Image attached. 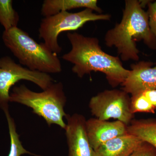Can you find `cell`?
Returning a JSON list of instances; mask_svg holds the SVG:
<instances>
[{"mask_svg":"<svg viewBox=\"0 0 156 156\" xmlns=\"http://www.w3.org/2000/svg\"><path fill=\"white\" fill-rule=\"evenodd\" d=\"M67 37L72 49L62 57L74 64L72 70L79 77L83 78L93 71L102 73L113 88L121 85L126 80L130 70L123 67L119 57L104 52L98 39L76 32L69 33Z\"/></svg>","mask_w":156,"mask_h":156,"instance_id":"1","label":"cell"},{"mask_svg":"<svg viewBox=\"0 0 156 156\" xmlns=\"http://www.w3.org/2000/svg\"><path fill=\"white\" fill-rule=\"evenodd\" d=\"M122 21L105 34V44L116 48L122 61H138L139 50L136 41H142L151 49L156 50V37L149 23L148 14L140 1L126 0Z\"/></svg>","mask_w":156,"mask_h":156,"instance_id":"2","label":"cell"},{"mask_svg":"<svg viewBox=\"0 0 156 156\" xmlns=\"http://www.w3.org/2000/svg\"><path fill=\"white\" fill-rule=\"evenodd\" d=\"M3 41L20 63L29 69L45 73L62 71L61 62L44 43H37L26 32L18 27L4 30Z\"/></svg>","mask_w":156,"mask_h":156,"instance_id":"3","label":"cell"},{"mask_svg":"<svg viewBox=\"0 0 156 156\" xmlns=\"http://www.w3.org/2000/svg\"><path fill=\"white\" fill-rule=\"evenodd\" d=\"M9 101L31 108L34 113L44 118L49 126L56 124L63 129L66 128L63 118L67 115L64 110L66 97L61 82L52 84L41 92H33L25 85L15 87L10 94Z\"/></svg>","mask_w":156,"mask_h":156,"instance_id":"4","label":"cell"},{"mask_svg":"<svg viewBox=\"0 0 156 156\" xmlns=\"http://www.w3.org/2000/svg\"><path fill=\"white\" fill-rule=\"evenodd\" d=\"M91 9H86L77 13L61 11L58 14L44 17L39 29V37L44 44L53 53L58 54L62 48L58 44V38L62 32L77 30L89 21L109 20V14H97Z\"/></svg>","mask_w":156,"mask_h":156,"instance_id":"5","label":"cell"},{"mask_svg":"<svg viewBox=\"0 0 156 156\" xmlns=\"http://www.w3.org/2000/svg\"><path fill=\"white\" fill-rule=\"evenodd\" d=\"M21 80L33 82L43 90L53 83L54 80L48 74L32 70L17 64L9 56L0 58V108L9 109L10 89Z\"/></svg>","mask_w":156,"mask_h":156,"instance_id":"6","label":"cell"},{"mask_svg":"<svg viewBox=\"0 0 156 156\" xmlns=\"http://www.w3.org/2000/svg\"><path fill=\"white\" fill-rule=\"evenodd\" d=\"M131 97L122 90H105L93 96L89 102L92 115L98 119H115L128 126L134 119Z\"/></svg>","mask_w":156,"mask_h":156,"instance_id":"7","label":"cell"},{"mask_svg":"<svg viewBox=\"0 0 156 156\" xmlns=\"http://www.w3.org/2000/svg\"><path fill=\"white\" fill-rule=\"evenodd\" d=\"M66 135L68 145V156H95L89 142L85 117L79 114L67 115Z\"/></svg>","mask_w":156,"mask_h":156,"instance_id":"8","label":"cell"},{"mask_svg":"<svg viewBox=\"0 0 156 156\" xmlns=\"http://www.w3.org/2000/svg\"><path fill=\"white\" fill-rule=\"evenodd\" d=\"M151 62L140 61L131 66V70L122 83V90L131 95L145 90L156 89V66Z\"/></svg>","mask_w":156,"mask_h":156,"instance_id":"9","label":"cell"},{"mask_svg":"<svg viewBox=\"0 0 156 156\" xmlns=\"http://www.w3.org/2000/svg\"><path fill=\"white\" fill-rule=\"evenodd\" d=\"M127 126L118 120L111 122L95 118L87 120L86 123L87 136L94 151L110 140L128 133Z\"/></svg>","mask_w":156,"mask_h":156,"instance_id":"10","label":"cell"},{"mask_svg":"<svg viewBox=\"0 0 156 156\" xmlns=\"http://www.w3.org/2000/svg\"><path fill=\"white\" fill-rule=\"evenodd\" d=\"M143 142L127 133L101 144L95 151V156H129Z\"/></svg>","mask_w":156,"mask_h":156,"instance_id":"11","label":"cell"},{"mask_svg":"<svg viewBox=\"0 0 156 156\" xmlns=\"http://www.w3.org/2000/svg\"><path fill=\"white\" fill-rule=\"evenodd\" d=\"M97 2L96 0H45L42 4L41 13L47 17L61 11L81 8L91 9L101 13L102 10L98 6Z\"/></svg>","mask_w":156,"mask_h":156,"instance_id":"12","label":"cell"},{"mask_svg":"<svg viewBox=\"0 0 156 156\" xmlns=\"http://www.w3.org/2000/svg\"><path fill=\"white\" fill-rule=\"evenodd\" d=\"M127 131L156 149V119H134L127 126Z\"/></svg>","mask_w":156,"mask_h":156,"instance_id":"13","label":"cell"},{"mask_svg":"<svg viewBox=\"0 0 156 156\" xmlns=\"http://www.w3.org/2000/svg\"><path fill=\"white\" fill-rule=\"evenodd\" d=\"M12 0H0V23L5 30L17 27L20 17L13 7Z\"/></svg>","mask_w":156,"mask_h":156,"instance_id":"14","label":"cell"},{"mask_svg":"<svg viewBox=\"0 0 156 156\" xmlns=\"http://www.w3.org/2000/svg\"><path fill=\"white\" fill-rule=\"evenodd\" d=\"M5 114L11 139V148L8 156H21L24 154L34 155L27 151L23 146L19 139V136L16 131V126L14 120L11 118L9 111V109L4 111Z\"/></svg>","mask_w":156,"mask_h":156,"instance_id":"15","label":"cell"},{"mask_svg":"<svg viewBox=\"0 0 156 156\" xmlns=\"http://www.w3.org/2000/svg\"><path fill=\"white\" fill-rule=\"evenodd\" d=\"M130 107L134 114L137 112H155L153 106L142 92L131 95Z\"/></svg>","mask_w":156,"mask_h":156,"instance_id":"16","label":"cell"},{"mask_svg":"<svg viewBox=\"0 0 156 156\" xmlns=\"http://www.w3.org/2000/svg\"><path fill=\"white\" fill-rule=\"evenodd\" d=\"M129 156H156V149L149 144L144 141Z\"/></svg>","mask_w":156,"mask_h":156,"instance_id":"17","label":"cell"},{"mask_svg":"<svg viewBox=\"0 0 156 156\" xmlns=\"http://www.w3.org/2000/svg\"><path fill=\"white\" fill-rule=\"evenodd\" d=\"M147 11L149 17V23L152 32L156 37V1L148 2Z\"/></svg>","mask_w":156,"mask_h":156,"instance_id":"18","label":"cell"},{"mask_svg":"<svg viewBox=\"0 0 156 156\" xmlns=\"http://www.w3.org/2000/svg\"><path fill=\"white\" fill-rule=\"evenodd\" d=\"M142 92L146 97L147 98L152 105L153 106L155 110L156 111V89L145 90Z\"/></svg>","mask_w":156,"mask_h":156,"instance_id":"19","label":"cell"}]
</instances>
